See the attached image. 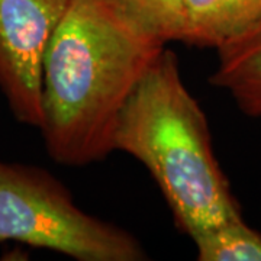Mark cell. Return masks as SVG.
<instances>
[{"instance_id": "1", "label": "cell", "mask_w": 261, "mask_h": 261, "mask_svg": "<svg viewBox=\"0 0 261 261\" xmlns=\"http://www.w3.org/2000/svg\"><path fill=\"white\" fill-rule=\"evenodd\" d=\"M106 0H70L42 64V122L49 157L79 167L113 151L125 105L164 51Z\"/></svg>"}, {"instance_id": "2", "label": "cell", "mask_w": 261, "mask_h": 261, "mask_svg": "<svg viewBox=\"0 0 261 261\" xmlns=\"http://www.w3.org/2000/svg\"><path fill=\"white\" fill-rule=\"evenodd\" d=\"M115 149L147 167L190 238L243 219L215 157L206 115L183 83L171 49L164 48L130 94L113 135Z\"/></svg>"}, {"instance_id": "3", "label": "cell", "mask_w": 261, "mask_h": 261, "mask_svg": "<svg viewBox=\"0 0 261 261\" xmlns=\"http://www.w3.org/2000/svg\"><path fill=\"white\" fill-rule=\"evenodd\" d=\"M47 248L79 261H142L128 231L86 214L44 168L0 160V243Z\"/></svg>"}, {"instance_id": "4", "label": "cell", "mask_w": 261, "mask_h": 261, "mask_svg": "<svg viewBox=\"0 0 261 261\" xmlns=\"http://www.w3.org/2000/svg\"><path fill=\"white\" fill-rule=\"evenodd\" d=\"M70 0H0V90L19 122H42V64Z\"/></svg>"}, {"instance_id": "5", "label": "cell", "mask_w": 261, "mask_h": 261, "mask_svg": "<svg viewBox=\"0 0 261 261\" xmlns=\"http://www.w3.org/2000/svg\"><path fill=\"white\" fill-rule=\"evenodd\" d=\"M261 28V0H185L181 42L219 48Z\"/></svg>"}, {"instance_id": "6", "label": "cell", "mask_w": 261, "mask_h": 261, "mask_svg": "<svg viewBox=\"0 0 261 261\" xmlns=\"http://www.w3.org/2000/svg\"><path fill=\"white\" fill-rule=\"evenodd\" d=\"M209 82L231 94L245 115L261 118V28L218 49Z\"/></svg>"}, {"instance_id": "7", "label": "cell", "mask_w": 261, "mask_h": 261, "mask_svg": "<svg viewBox=\"0 0 261 261\" xmlns=\"http://www.w3.org/2000/svg\"><path fill=\"white\" fill-rule=\"evenodd\" d=\"M122 18L148 37L167 45L181 41L185 0H106Z\"/></svg>"}, {"instance_id": "8", "label": "cell", "mask_w": 261, "mask_h": 261, "mask_svg": "<svg viewBox=\"0 0 261 261\" xmlns=\"http://www.w3.org/2000/svg\"><path fill=\"white\" fill-rule=\"evenodd\" d=\"M192 240L199 261H261V235L244 219L218 225Z\"/></svg>"}]
</instances>
